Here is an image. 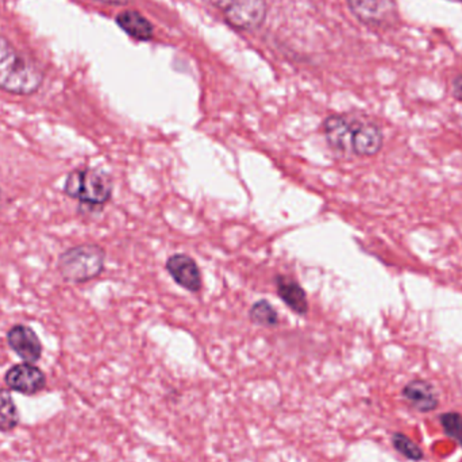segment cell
<instances>
[{"label": "cell", "instance_id": "obj_13", "mask_svg": "<svg viewBox=\"0 0 462 462\" xmlns=\"http://www.w3.org/2000/svg\"><path fill=\"white\" fill-rule=\"evenodd\" d=\"M116 23L127 35L141 42L153 38V24L138 11H122L116 16Z\"/></svg>", "mask_w": 462, "mask_h": 462}, {"label": "cell", "instance_id": "obj_9", "mask_svg": "<svg viewBox=\"0 0 462 462\" xmlns=\"http://www.w3.org/2000/svg\"><path fill=\"white\" fill-rule=\"evenodd\" d=\"M165 269H167L170 276L172 277L176 284L180 285L189 292L197 293L202 290V273H200L199 266L194 258L189 257V254L171 255L165 263Z\"/></svg>", "mask_w": 462, "mask_h": 462}, {"label": "cell", "instance_id": "obj_2", "mask_svg": "<svg viewBox=\"0 0 462 462\" xmlns=\"http://www.w3.org/2000/svg\"><path fill=\"white\" fill-rule=\"evenodd\" d=\"M106 250L97 244H81L64 250L57 260V271L69 284H84L105 271Z\"/></svg>", "mask_w": 462, "mask_h": 462}, {"label": "cell", "instance_id": "obj_6", "mask_svg": "<svg viewBox=\"0 0 462 462\" xmlns=\"http://www.w3.org/2000/svg\"><path fill=\"white\" fill-rule=\"evenodd\" d=\"M5 383L11 391L32 396L46 387V374L34 364H16L5 372Z\"/></svg>", "mask_w": 462, "mask_h": 462}, {"label": "cell", "instance_id": "obj_3", "mask_svg": "<svg viewBox=\"0 0 462 462\" xmlns=\"http://www.w3.org/2000/svg\"><path fill=\"white\" fill-rule=\"evenodd\" d=\"M113 191V179L97 168H78L65 179L64 194L89 208L102 210L110 202Z\"/></svg>", "mask_w": 462, "mask_h": 462}, {"label": "cell", "instance_id": "obj_4", "mask_svg": "<svg viewBox=\"0 0 462 462\" xmlns=\"http://www.w3.org/2000/svg\"><path fill=\"white\" fill-rule=\"evenodd\" d=\"M227 23L241 32L260 29L265 22L266 0H211Z\"/></svg>", "mask_w": 462, "mask_h": 462}, {"label": "cell", "instance_id": "obj_17", "mask_svg": "<svg viewBox=\"0 0 462 462\" xmlns=\"http://www.w3.org/2000/svg\"><path fill=\"white\" fill-rule=\"evenodd\" d=\"M439 422H441L445 434L462 448V415L460 412H444L439 415Z\"/></svg>", "mask_w": 462, "mask_h": 462}, {"label": "cell", "instance_id": "obj_5", "mask_svg": "<svg viewBox=\"0 0 462 462\" xmlns=\"http://www.w3.org/2000/svg\"><path fill=\"white\" fill-rule=\"evenodd\" d=\"M353 15L372 29L385 30L399 22L396 0H346Z\"/></svg>", "mask_w": 462, "mask_h": 462}, {"label": "cell", "instance_id": "obj_11", "mask_svg": "<svg viewBox=\"0 0 462 462\" xmlns=\"http://www.w3.org/2000/svg\"><path fill=\"white\" fill-rule=\"evenodd\" d=\"M404 403L420 414H429L439 407V395L436 387L428 380L414 379L402 390Z\"/></svg>", "mask_w": 462, "mask_h": 462}, {"label": "cell", "instance_id": "obj_16", "mask_svg": "<svg viewBox=\"0 0 462 462\" xmlns=\"http://www.w3.org/2000/svg\"><path fill=\"white\" fill-rule=\"evenodd\" d=\"M391 442H393V447L395 448L396 452L406 457L407 460L420 462L425 458L422 448L415 444L406 434L393 433Z\"/></svg>", "mask_w": 462, "mask_h": 462}, {"label": "cell", "instance_id": "obj_15", "mask_svg": "<svg viewBox=\"0 0 462 462\" xmlns=\"http://www.w3.org/2000/svg\"><path fill=\"white\" fill-rule=\"evenodd\" d=\"M250 322L263 328H276L279 325V314L268 300H258L250 307Z\"/></svg>", "mask_w": 462, "mask_h": 462}, {"label": "cell", "instance_id": "obj_18", "mask_svg": "<svg viewBox=\"0 0 462 462\" xmlns=\"http://www.w3.org/2000/svg\"><path fill=\"white\" fill-rule=\"evenodd\" d=\"M452 94L453 97L458 102H462V75L455 78L452 83Z\"/></svg>", "mask_w": 462, "mask_h": 462}, {"label": "cell", "instance_id": "obj_12", "mask_svg": "<svg viewBox=\"0 0 462 462\" xmlns=\"http://www.w3.org/2000/svg\"><path fill=\"white\" fill-rule=\"evenodd\" d=\"M274 284H276L277 295L279 298L292 310L295 314L300 317H306L309 312V300H307L306 291L296 280L291 277L277 274L274 277Z\"/></svg>", "mask_w": 462, "mask_h": 462}, {"label": "cell", "instance_id": "obj_20", "mask_svg": "<svg viewBox=\"0 0 462 462\" xmlns=\"http://www.w3.org/2000/svg\"><path fill=\"white\" fill-rule=\"evenodd\" d=\"M2 203H3V192H2V189H0V208H2Z\"/></svg>", "mask_w": 462, "mask_h": 462}, {"label": "cell", "instance_id": "obj_19", "mask_svg": "<svg viewBox=\"0 0 462 462\" xmlns=\"http://www.w3.org/2000/svg\"><path fill=\"white\" fill-rule=\"evenodd\" d=\"M99 2L107 3V5H127L130 0H99Z\"/></svg>", "mask_w": 462, "mask_h": 462}, {"label": "cell", "instance_id": "obj_8", "mask_svg": "<svg viewBox=\"0 0 462 462\" xmlns=\"http://www.w3.org/2000/svg\"><path fill=\"white\" fill-rule=\"evenodd\" d=\"M355 118L344 114H334L323 122V135L331 151L341 156L352 154V133Z\"/></svg>", "mask_w": 462, "mask_h": 462}, {"label": "cell", "instance_id": "obj_7", "mask_svg": "<svg viewBox=\"0 0 462 462\" xmlns=\"http://www.w3.org/2000/svg\"><path fill=\"white\" fill-rule=\"evenodd\" d=\"M384 146V134L379 125L355 118L352 133V154L357 157H374Z\"/></svg>", "mask_w": 462, "mask_h": 462}, {"label": "cell", "instance_id": "obj_10", "mask_svg": "<svg viewBox=\"0 0 462 462\" xmlns=\"http://www.w3.org/2000/svg\"><path fill=\"white\" fill-rule=\"evenodd\" d=\"M5 338L10 349L24 363L35 364L40 361L42 356V344L40 337L29 326L14 325L7 331Z\"/></svg>", "mask_w": 462, "mask_h": 462}, {"label": "cell", "instance_id": "obj_14", "mask_svg": "<svg viewBox=\"0 0 462 462\" xmlns=\"http://www.w3.org/2000/svg\"><path fill=\"white\" fill-rule=\"evenodd\" d=\"M21 422L18 407L11 396L10 391L0 388V433L15 430Z\"/></svg>", "mask_w": 462, "mask_h": 462}, {"label": "cell", "instance_id": "obj_1", "mask_svg": "<svg viewBox=\"0 0 462 462\" xmlns=\"http://www.w3.org/2000/svg\"><path fill=\"white\" fill-rule=\"evenodd\" d=\"M42 83V70L24 59L7 38L0 35V91L29 97L35 94Z\"/></svg>", "mask_w": 462, "mask_h": 462}]
</instances>
